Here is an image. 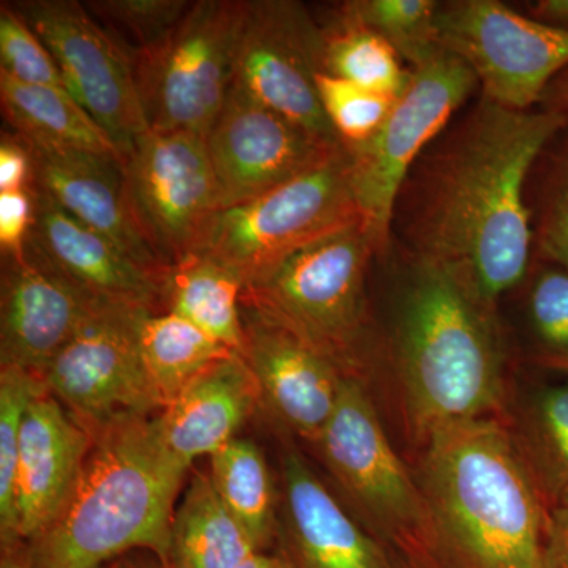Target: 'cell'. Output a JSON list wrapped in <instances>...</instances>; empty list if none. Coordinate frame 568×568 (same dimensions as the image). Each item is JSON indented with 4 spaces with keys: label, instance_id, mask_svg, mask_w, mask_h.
Here are the masks:
<instances>
[{
    "label": "cell",
    "instance_id": "obj_1",
    "mask_svg": "<svg viewBox=\"0 0 568 568\" xmlns=\"http://www.w3.org/2000/svg\"><path fill=\"white\" fill-rule=\"evenodd\" d=\"M562 129L551 112L510 110L480 95L407 174L392 241L402 253L450 268L497 306L529 275L536 250L530 175Z\"/></svg>",
    "mask_w": 568,
    "mask_h": 568
},
{
    "label": "cell",
    "instance_id": "obj_2",
    "mask_svg": "<svg viewBox=\"0 0 568 568\" xmlns=\"http://www.w3.org/2000/svg\"><path fill=\"white\" fill-rule=\"evenodd\" d=\"M420 447L425 568H541L551 508L507 414L444 426Z\"/></svg>",
    "mask_w": 568,
    "mask_h": 568
},
{
    "label": "cell",
    "instance_id": "obj_3",
    "mask_svg": "<svg viewBox=\"0 0 568 568\" xmlns=\"http://www.w3.org/2000/svg\"><path fill=\"white\" fill-rule=\"evenodd\" d=\"M403 260L384 346L420 446L444 426L506 414V345L497 306L463 276L409 254Z\"/></svg>",
    "mask_w": 568,
    "mask_h": 568
},
{
    "label": "cell",
    "instance_id": "obj_4",
    "mask_svg": "<svg viewBox=\"0 0 568 568\" xmlns=\"http://www.w3.org/2000/svg\"><path fill=\"white\" fill-rule=\"evenodd\" d=\"M155 416L115 418L92 433L77 484L55 518L24 545L31 568H100L130 551L168 564L185 466Z\"/></svg>",
    "mask_w": 568,
    "mask_h": 568
},
{
    "label": "cell",
    "instance_id": "obj_5",
    "mask_svg": "<svg viewBox=\"0 0 568 568\" xmlns=\"http://www.w3.org/2000/svg\"><path fill=\"white\" fill-rule=\"evenodd\" d=\"M376 257L375 237L361 220L246 284L242 306L282 325L343 375L368 384L386 353L369 308L368 280Z\"/></svg>",
    "mask_w": 568,
    "mask_h": 568
},
{
    "label": "cell",
    "instance_id": "obj_6",
    "mask_svg": "<svg viewBox=\"0 0 568 568\" xmlns=\"http://www.w3.org/2000/svg\"><path fill=\"white\" fill-rule=\"evenodd\" d=\"M345 145L286 185L213 216L196 253L244 280L267 275L306 246L361 222Z\"/></svg>",
    "mask_w": 568,
    "mask_h": 568
},
{
    "label": "cell",
    "instance_id": "obj_7",
    "mask_svg": "<svg viewBox=\"0 0 568 568\" xmlns=\"http://www.w3.org/2000/svg\"><path fill=\"white\" fill-rule=\"evenodd\" d=\"M250 0H196L162 40L132 58L152 132L207 136L233 85Z\"/></svg>",
    "mask_w": 568,
    "mask_h": 568
},
{
    "label": "cell",
    "instance_id": "obj_8",
    "mask_svg": "<svg viewBox=\"0 0 568 568\" xmlns=\"http://www.w3.org/2000/svg\"><path fill=\"white\" fill-rule=\"evenodd\" d=\"M315 447L366 529L402 552V560L425 568L424 499L416 477L392 446L364 381L343 379L334 414Z\"/></svg>",
    "mask_w": 568,
    "mask_h": 568
},
{
    "label": "cell",
    "instance_id": "obj_9",
    "mask_svg": "<svg viewBox=\"0 0 568 568\" xmlns=\"http://www.w3.org/2000/svg\"><path fill=\"white\" fill-rule=\"evenodd\" d=\"M477 85L473 70L443 48L413 70L409 85L379 132L365 144L346 148L355 201L381 257L390 248L392 216L403 182Z\"/></svg>",
    "mask_w": 568,
    "mask_h": 568
},
{
    "label": "cell",
    "instance_id": "obj_10",
    "mask_svg": "<svg viewBox=\"0 0 568 568\" xmlns=\"http://www.w3.org/2000/svg\"><path fill=\"white\" fill-rule=\"evenodd\" d=\"M436 31L440 48L476 74L481 97L510 110H536L568 67V29L497 0L439 2Z\"/></svg>",
    "mask_w": 568,
    "mask_h": 568
},
{
    "label": "cell",
    "instance_id": "obj_11",
    "mask_svg": "<svg viewBox=\"0 0 568 568\" xmlns=\"http://www.w3.org/2000/svg\"><path fill=\"white\" fill-rule=\"evenodd\" d=\"M123 192L138 231L164 267L196 253L222 211L204 138L145 132L122 160Z\"/></svg>",
    "mask_w": 568,
    "mask_h": 568
},
{
    "label": "cell",
    "instance_id": "obj_12",
    "mask_svg": "<svg viewBox=\"0 0 568 568\" xmlns=\"http://www.w3.org/2000/svg\"><path fill=\"white\" fill-rule=\"evenodd\" d=\"M151 310L99 301L78 334L44 372L48 392L89 433L115 418L162 413L140 349Z\"/></svg>",
    "mask_w": 568,
    "mask_h": 568
},
{
    "label": "cell",
    "instance_id": "obj_13",
    "mask_svg": "<svg viewBox=\"0 0 568 568\" xmlns=\"http://www.w3.org/2000/svg\"><path fill=\"white\" fill-rule=\"evenodd\" d=\"M323 50V26L304 3L250 0L231 88L316 136L342 142L317 93Z\"/></svg>",
    "mask_w": 568,
    "mask_h": 568
},
{
    "label": "cell",
    "instance_id": "obj_14",
    "mask_svg": "<svg viewBox=\"0 0 568 568\" xmlns=\"http://www.w3.org/2000/svg\"><path fill=\"white\" fill-rule=\"evenodd\" d=\"M61 70L67 92L125 153L149 132L132 59L77 0L13 2Z\"/></svg>",
    "mask_w": 568,
    "mask_h": 568
},
{
    "label": "cell",
    "instance_id": "obj_15",
    "mask_svg": "<svg viewBox=\"0 0 568 568\" xmlns=\"http://www.w3.org/2000/svg\"><path fill=\"white\" fill-rule=\"evenodd\" d=\"M205 148L222 211L256 200L327 162L343 148L231 88Z\"/></svg>",
    "mask_w": 568,
    "mask_h": 568
},
{
    "label": "cell",
    "instance_id": "obj_16",
    "mask_svg": "<svg viewBox=\"0 0 568 568\" xmlns=\"http://www.w3.org/2000/svg\"><path fill=\"white\" fill-rule=\"evenodd\" d=\"M99 301L29 253L3 257L0 368L43 377Z\"/></svg>",
    "mask_w": 568,
    "mask_h": 568
},
{
    "label": "cell",
    "instance_id": "obj_17",
    "mask_svg": "<svg viewBox=\"0 0 568 568\" xmlns=\"http://www.w3.org/2000/svg\"><path fill=\"white\" fill-rule=\"evenodd\" d=\"M245 358L261 407L291 435L316 446L338 403L345 375L282 325L242 306Z\"/></svg>",
    "mask_w": 568,
    "mask_h": 568
},
{
    "label": "cell",
    "instance_id": "obj_18",
    "mask_svg": "<svg viewBox=\"0 0 568 568\" xmlns=\"http://www.w3.org/2000/svg\"><path fill=\"white\" fill-rule=\"evenodd\" d=\"M282 551L295 568H398L293 446L280 457Z\"/></svg>",
    "mask_w": 568,
    "mask_h": 568
},
{
    "label": "cell",
    "instance_id": "obj_19",
    "mask_svg": "<svg viewBox=\"0 0 568 568\" xmlns=\"http://www.w3.org/2000/svg\"><path fill=\"white\" fill-rule=\"evenodd\" d=\"M36 194V223L26 253L50 265L84 293L112 304L163 312L162 280L130 260L103 235L62 211L47 193Z\"/></svg>",
    "mask_w": 568,
    "mask_h": 568
},
{
    "label": "cell",
    "instance_id": "obj_20",
    "mask_svg": "<svg viewBox=\"0 0 568 568\" xmlns=\"http://www.w3.org/2000/svg\"><path fill=\"white\" fill-rule=\"evenodd\" d=\"M24 144L32 156V186L163 282L168 267L149 248L133 222L123 192L121 162L36 142Z\"/></svg>",
    "mask_w": 568,
    "mask_h": 568
},
{
    "label": "cell",
    "instance_id": "obj_21",
    "mask_svg": "<svg viewBox=\"0 0 568 568\" xmlns=\"http://www.w3.org/2000/svg\"><path fill=\"white\" fill-rule=\"evenodd\" d=\"M93 437L43 392L32 399L20 436L14 517L17 536L26 545L61 511L77 484Z\"/></svg>",
    "mask_w": 568,
    "mask_h": 568
},
{
    "label": "cell",
    "instance_id": "obj_22",
    "mask_svg": "<svg viewBox=\"0 0 568 568\" xmlns=\"http://www.w3.org/2000/svg\"><path fill=\"white\" fill-rule=\"evenodd\" d=\"M260 406L252 369L234 353L205 366L156 418L168 452L190 469L235 439Z\"/></svg>",
    "mask_w": 568,
    "mask_h": 568
},
{
    "label": "cell",
    "instance_id": "obj_23",
    "mask_svg": "<svg viewBox=\"0 0 568 568\" xmlns=\"http://www.w3.org/2000/svg\"><path fill=\"white\" fill-rule=\"evenodd\" d=\"M0 103L11 132L24 141L122 163L114 141L65 89L22 84L0 71Z\"/></svg>",
    "mask_w": 568,
    "mask_h": 568
},
{
    "label": "cell",
    "instance_id": "obj_24",
    "mask_svg": "<svg viewBox=\"0 0 568 568\" xmlns=\"http://www.w3.org/2000/svg\"><path fill=\"white\" fill-rule=\"evenodd\" d=\"M245 283L226 265L203 253H193L171 265L162 282L163 312L190 321L222 343L244 354L242 293Z\"/></svg>",
    "mask_w": 568,
    "mask_h": 568
},
{
    "label": "cell",
    "instance_id": "obj_25",
    "mask_svg": "<svg viewBox=\"0 0 568 568\" xmlns=\"http://www.w3.org/2000/svg\"><path fill=\"white\" fill-rule=\"evenodd\" d=\"M260 548L224 507L209 474L197 473L175 507L168 568H235Z\"/></svg>",
    "mask_w": 568,
    "mask_h": 568
},
{
    "label": "cell",
    "instance_id": "obj_26",
    "mask_svg": "<svg viewBox=\"0 0 568 568\" xmlns=\"http://www.w3.org/2000/svg\"><path fill=\"white\" fill-rule=\"evenodd\" d=\"M209 477L224 507L241 523L260 551H271L280 534V491L263 448L235 437L209 458Z\"/></svg>",
    "mask_w": 568,
    "mask_h": 568
},
{
    "label": "cell",
    "instance_id": "obj_27",
    "mask_svg": "<svg viewBox=\"0 0 568 568\" xmlns=\"http://www.w3.org/2000/svg\"><path fill=\"white\" fill-rule=\"evenodd\" d=\"M140 349L145 375L162 410L205 366L234 354L174 313H148L141 321Z\"/></svg>",
    "mask_w": 568,
    "mask_h": 568
},
{
    "label": "cell",
    "instance_id": "obj_28",
    "mask_svg": "<svg viewBox=\"0 0 568 568\" xmlns=\"http://www.w3.org/2000/svg\"><path fill=\"white\" fill-rule=\"evenodd\" d=\"M510 425L549 508L568 506V381L534 392Z\"/></svg>",
    "mask_w": 568,
    "mask_h": 568
},
{
    "label": "cell",
    "instance_id": "obj_29",
    "mask_svg": "<svg viewBox=\"0 0 568 568\" xmlns=\"http://www.w3.org/2000/svg\"><path fill=\"white\" fill-rule=\"evenodd\" d=\"M323 32V73L394 99L405 93L413 71L386 40L338 18Z\"/></svg>",
    "mask_w": 568,
    "mask_h": 568
},
{
    "label": "cell",
    "instance_id": "obj_30",
    "mask_svg": "<svg viewBox=\"0 0 568 568\" xmlns=\"http://www.w3.org/2000/svg\"><path fill=\"white\" fill-rule=\"evenodd\" d=\"M436 0H351L335 18L362 26L387 41L413 71L443 50L437 40Z\"/></svg>",
    "mask_w": 568,
    "mask_h": 568
},
{
    "label": "cell",
    "instance_id": "obj_31",
    "mask_svg": "<svg viewBox=\"0 0 568 568\" xmlns=\"http://www.w3.org/2000/svg\"><path fill=\"white\" fill-rule=\"evenodd\" d=\"M48 392L43 377L18 368H0V547L10 551L24 547L17 536L18 454L26 410L32 399Z\"/></svg>",
    "mask_w": 568,
    "mask_h": 568
},
{
    "label": "cell",
    "instance_id": "obj_32",
    "mask_svg": "<svg viewBox=\"0 0 568 568\" xmlns=\"http://www.w3.org/2000/svg\"><path fill=\"white\" fill-rule=\"evenodd\" d=\"M540 185L532 215L534 248L541 260L568 272V126L538 156Z\"/></svg>",
    "mask_w": 568,
    "mask_h": 568
},
{
    "label": "cell",
    "instance_id": "obj_33",
    "mask_svg": "<svg viewBox=\"0 0 568 568\" xmlns=\"http://www.w3.org/2000/svg\"><path fill=\"white\" fill-rule=\"evenodd\" d=\"M541 260V257H540ZM526 317L538 362L568 375V272L541 260L534 268Z\"/></svg>",
    "mask_w": 568,
    "mask_h": 568
},
{
    "label": "cell",
    "instance_id": "obj_34",
    "mask_svg": "<svg viewBox=\"0 0 568 568\" xmlns=\"http://www.w3.org/2000/svg\"><path fill=\"white\" fill-rule=\"evenodd\" d=\"M190 0H91L85 9L132 58L163 39L190 9Z\"/></svg>",
    "mask_w": 568,
    "mask_h": 568
},
{
    "label": "cell",
    "instance_id": "obj_35",
    "mask_svg": "<svg viewBox=\"0 0 568 568\" xmlns=\"http://www.w3.org/2000/svg\"><path fill=\"white\" fill-rule=\"evenodd\" d=\"M316 85L325 115L345 148H357L372 140L398 100L327 73L317 74Z\"/></svg>",
    "mask_w": 568,
    "mask_h": 568
},
{
    "label": "cell",
    "instance_id": "obj_36",
    "mask_svg": "<svg viewBox=\"0 0 568 568\" xmlns=\"http://www.w3.org/2000/svg\"><path fill=\"white\" fill-rule=\"evenodd\" d=\"M0 63L2 73L22 84L65 89L50 50L13 2L0 3Z\"/></svg>",
    "mask_w": 568,
    "mask_h": 568
},
{
    "label": "cell",
    "instance_id": "obj_37",
    "mask_svg": "<svg viewBox=\"0 0 568 568\" xmlns=\"http://www.w3.org/2000/svg\"><path fill=\"white\" fill-rule=\"evenodd\" d=\"M36 223V194L31 189L0 192V252L20 257Z\"/></svg>",
    "mask_w": 568,
    "mask_h": 568
},
{
    "label": "cell",
    "instance_id": "obj_38",
    "mask_svg": "<svg viewBox=\"0 0 568 568\" xmlns=\"http://www.w3.org/2000/svg\"><path fill=\"white\" fill-rule=\"evenodd\" d=\"M33 163L28 145L13 132L0 136V192L31 189Z\"/></svg>",
    "mask_w": 568,
    "mask_h": 568
},
{
    "label": "cell",
    "instance_id": "obj_39",
    "mask_svg": "<svg viewBox=\"0 0 568 568\" xmlns=\"http://www.w3.org/2000/svg\"><path fill=\"white\" fill-rule=\"evenodd\" d=\"M541 568H568V506L551 510Z\"/></svg>",
    "mask_w": 568,
    "mask_h": 568
},
{
    "label": "cell",
    "instance_id": "obj_40",
    "mask_svg": "<svg viewBox=\"0 0 568 568\" xmlns=\"http://www.w3.org/2000/svg\"><path fill=\"white\" fill-rule=\"evenodd\" d=\"M538 108L558 115L568 126V67L549 82Z\"/></svg>",
    "mask_w": 568,
    "mask_h": 568
},
{
    "label": "cell",
    "instance_id": "obj_41",
    "mask_svg": "<svg viewBox=\"0 0 568 568\" xmlns=\"http://www.w3.org/2000/svg\"><path fill=\"white\" fill-rule=\"evenodd\" d=\"M528 17L534 20L568 29V0H537L526 6Z\"/></svg>",
    "mask_w": 568,
    "mask_h": 568
},
{
    "label": "cell",
    "instance_id": "obj_42",
    "mask_svg": "<svg viewBox=\"0 0 568 568\" xmlns=\"http://www.w3.org/2000/svg\"><path fill=\"white\" fill-rule=\"evenodd\" d=\"M235 568H295L282 549L280 551H256Z\"/></svg>",
    "mask_w": 568,
    "mask_h": 568
},
{
    "label": "cell",
    "instance_id": "obj_43",
    "mask_svg": "<svg viewBox=\"0 0 568 568\" xmlns=\"http://www.w3.org/2000/svg\"><path fill=\"white\" fill-rule=\"evenodd\" d=\"M0 568H31L29 567L28 559H26V548L21 547L10 549V551H2Z\"/></svg>",
    "mask_w": 568,
    "mask_h": 568
},
{
    "label": "cell",
    "instance_id": "obj_44",
    "mask_svg": "<svg viewBox=\"0 0 568 568\" xmlns=\"http://www.w3.org/2000/svg\"><path fill=\"white\" fill-rule=\"evenodd\" d=\"M121 568H168L156 556L151 558L129 559L126 562L119 564Z\"/></svg>",
    "mask_w": 568,
    "mask_h": 568
},
{
    "label": "cell",
    "instance_id": "obj_45",
    "mask_svg": "<svg viewBox=\"0 0 568 568\" xmlns=\"http://www.w3.org/2000/svg\"><path fill=\"white\" fill-rule=\"evenodd\" d=\"M398 568H418L416 566H413V564L406 562V560H399Z\"/></svg>",
    "mask_w": 568,
    "mask_h": 568
},
{
    "label": "cell",
    "instance_id": "obj_46",
    "mask_svg": "<svg viewBox=\"0 0 568 568\" xmlns=\"http://www.w3.org/2000/svg\"><path fill=\"white\" fill-rule=\"evenodd\" d=\"M100 568H121V566H111V564H108V566H103Z\"/></svg>",
    "mask_w": 568,
    "mask_h": 568
}]
</instances>
